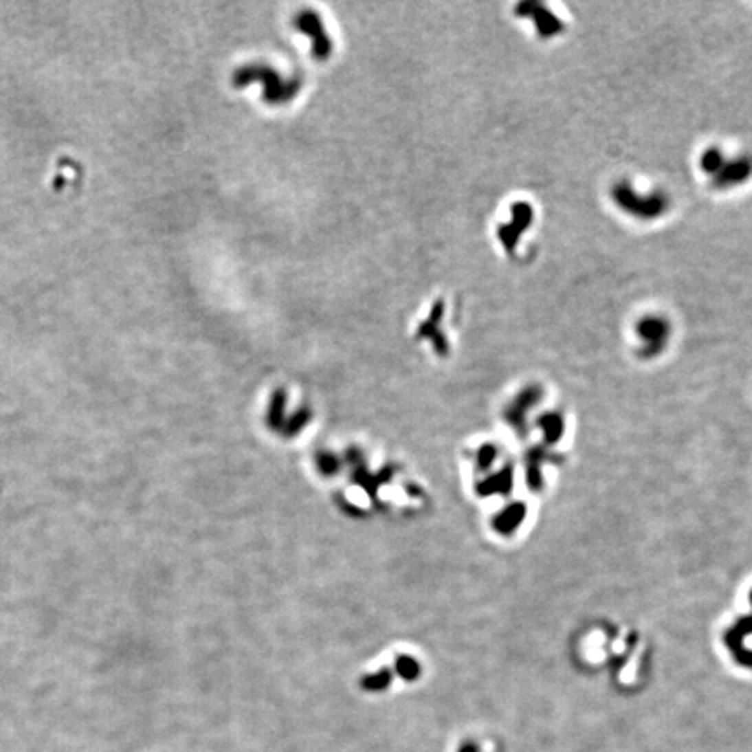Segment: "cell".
Masks as SVG:
<instances>
[{
	"label": "cell",
	"mask_w": 752,
	"mask_h": 752,
	"mask_svg": "<svg viewBox=\"0 0 752 752\" xmlns=\"http://www.w3.org/2000/svg\"><path fill=\"white\" fill-rule=\"evenodd\" d=\"M533 220V209L528 204H518L512 208V220L509 225L500 228L498 235L500 241L503 243V246L507 247L509 253H512L514 246H518L519 235L526 230V228L531 225Z\"/></svg>",
	"instance_id": "cell-6"
},
{
	"label": "cell",
	"mask_w": 752,
	"mask_h": 752,
	"mask_svg": "<svg viewBox=\"0 0 752 752\" xmlns=\"http://www.w3.org/2000/svg\"><path fill=\"white\" fill-rule=\"evenodd\" d=\"M256 80L263 82V96L268 103H286L298 93L300 87L296 80H283L277 71L263 65H247L234 74L235 87H244Z\"/></svg>",
	"instance_id": "cell-3"
},
{
	"label": "cell",
	"mask_w": 752,
	"mask_h": 752,
	"mask_svg": "<svg viewBox=\"0 0 752 752\" xmlns=\"http://www.w3.org/2000/svg\"><path fill=\"white\" fill-rule=\"evenodd\" d=\"M296 26H298L300 32H303L305 35H310V38L313 42L312 51L317 60H326L331 54V42H329L328 35H326L322 21H320L316 12H300V16L296 18Z\"/></svg>",
	"instance_id": "cell-5"
},
{
	"label": "cell",
	"mask_w": 752,
	"mask_h": 752,
	"mask_svg": "<svg viewBox=\"0 0 752 752\" xmlns=\"http://www.w3.org/2000/svg\"><path fill=\"white\" fill-rule=\"evenodd\" d=\"M460 752H477V749H476V745L467 744L465 747H462V751H460Z\"/></svg>",
	"instance_id": "cell-8"
},
{
	"label": "cell",
	"mask_w": 752,
	"mask_h": 752,
	"mask_svg": "<svg viewBox=\"0 0 752 752\" xmlns=\"http://www.w3.org/2000/svg\"><path fill=\"white\" fill-rule=\"evenodd\" d=\"M610 197L623 214L639 221L659 220L670 208V199L665 192H639L632 183L626 179L611 186Z\"/></svg>",
	"instance_id": "cell-1"
},
{
	"label": "cell",
	"mask_w": 752,
	"mask_h": 752,
	"mask_svg": "<svg viewBox=\"0 0 752 752\" xmlns=\"http://www.w3.org/2000/svg\"><path fill=\"white\" fill-rule=\"evenodd\" d=\"M519 11H526L528 14L524 16H531V18H535L536 28H538L542 37H551V35H555L561 32L562 28L561 21H559L555 16H552V12H549L545 8H542V5L522 4L519 5Z\"/></svg>",
	"instance_id": "cell-7"
},
{
	"label": "cell",
	"mask_w": 752,
	"mask_h": 752,
	"mask_svg": "<svg viewBox=\"0 0 752 752\" xmlns=\"http://www.w3.org/2000/svg\"><path fill=\"white\" fill-rule=\"evenodd\" d=\"M700 171L707 176L712 186L719 190H730L744 185L752 176V159L749 155L728 157L718 146H709L698 159Z\"/></svg>",
	"instance_id": "cell-2"
},
{
	"label": "cell",
	"mask_w": 752,
	"mask_h": 752,
	"mask_svg": "<svg viewBox=\"0 0 752 752\" xmlns=\"http://www.w3.org/2000/svg\"><path fill=\"white\" fill-rule=\"evenodd\" d=\"M634 333H636V338L639 340L641 354L644 357H653V355H659L667 346L672 328H670L667 317L660 316V313H646V316L637 319Z\"/></svg>",
	"instance_id": "cell-4"
}]
</instances>
